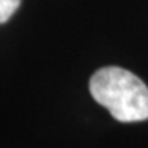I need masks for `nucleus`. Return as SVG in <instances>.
<instances>
[{
	"label": "nucleus",
	"instance_id": "1",
	"mask_svg": "<svg viewBox=\"0 0 148 148\" xmlns=\"http://www.w3.org/2000/svg\"><path fill=\"white\" fill-rule=\"evenodd\" d=\"M89 91L121 123L148 119V88L133 73L119 66H106L92 74Z\"/></svg>",
	"mask_w": 148,
	"mask_h": 148
},
{
	"label": "nucleus",
	"instance_id": "2",
	"mask_svg": "<svg viewBox=\"0 0 148 148\" xmlns=\"http://www.w3.org/2000/svg\"><path fill=\"white\" fill-rule=\"evenodd\" d=\"M21 0H0V24L6 23L15 14Z\"/></svg>",
	"mask_w": 148,
	"mask_h": 148
}]
</instances>
